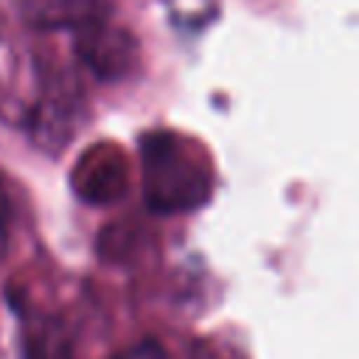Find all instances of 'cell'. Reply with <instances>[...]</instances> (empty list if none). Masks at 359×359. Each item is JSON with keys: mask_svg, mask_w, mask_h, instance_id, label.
I'll list each match as a JSON object with an SVG mask.
<instances>
[{"mask_svg": "<svg viewBox=\"0 0 359 359\" xmlns=\"http://www.w3.org/2000/svg\"><path fill=\"white\" fill-rule=\"evenodd\" d=\"M73 188L90 205H109L129 188L126 160L115 146H93L73 168Z\"/></svg>", "mask_w": 359, "mask_h": 359, "instance_id": "cell-3", "label": "cell"}, {"mask_svg": "<svg viewBox=\"0 0 359 359\" xmlns=\"http://www.w3.org/2000/svg\"><path fill=\"white\" fill-rule=\"evenodd\" d=\"M143 196L154 213L199 208L213 188V171L196 146L174 132H151L140 143Z\"/></svg>", "mask_w": 359, "mask_h": 359, "instance_id": "cell-1", "label": "cell"}, {"mask_svg": "<svg viewBox=\"0 0 359 359\" xmlns=\"http://www.w3.org/2000/svg\"><path fill=\"white\" fill-rule=\"evenodd\" d=\"M20 14L34 28H73L107 17L101 0H17Z\"/></svg>", "mask_w": 359, "mask_h": 359, "instance_id": "cell-4", "label": "cell"}, {"mask_svg": "<svg viewBox=\"0 0 359 359\" xmlns=\"http://www.w3.org/2000/svg\"><path fill=\"white\" fill-rule=\"evenodd\" d=\"M112 359H171V353L157 339H140V342L123 348L121 353H115Z\"/></svg>", "mask_w": 359, "mask_h": 359, "instance_id": "cell-6", "label": "cell"}, {"mask_svg": "<svg viewBox=\"0 0 359 359\" xmlns=\"http://www.w3.org/2000/svg\"><path fill=\"white\" fill-rule=\"evenodd\" d=\"M8 241H11V202L0 182V255H6Z\"/></svg>", "mask_w": 359, "mask_h": 359, "instance_id": "cell-7", "label": "cell"}, {"mask_svg": "<svg viewBox=\"0 0 359 359\" xmlns=\"http://www.w3.org/2000/svg\"><path fill=\"white\" fill-rule=\"evenodd\" d=\"M76 53L98 79L115 81L132 70L137 59V42L126 28H118L101 17L76 31Z\"/></svg>", "mask_w": 359, "mask_h": 359, "instance_id": "cell-2", "label": "cell"}, {"mask_svg": "<svg viewBox=\"0 0 359 359\" xmlns=\"http://www.w3.org/2000/svg\"><path fill=\"white\" fill-rule=\"evenodd\" d=\"M22 356L25 359H73V342L59 320L39 317L25 328Z\"/></svg>", "mask_w": 359, "mask_h": 359, "instance_id": "cell-5", "label": "cell"}]
</instances>
